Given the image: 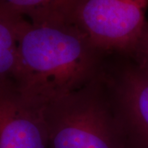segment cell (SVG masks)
<instances>
[{
	"label": "cell",
	"mask_w": 148,
	"mask_h": 148,
	"mask_svg": "<svg viewBox=\"0 0 148 148\" xmlns=\"http://www.w3.org/2000/svg\"><path fill=\"white\" fill-rule=\"evenodd\" d=\"M107 56L72 23H33L27 19L19 38L14 80L49 104L95 79Z\"/></svg>",
	"instance_id": "6da1fadb"
},
{
	"label": "cell",
	"mask_w": 148,
	"mask_h": 148,
	"mask_svg": "<svg viewBox=\"0 0 148 148\" xmlns=\"http://www.w3.org/2000/svg\"><path fill=\"white\" fill-rule=\"evenodd\" d=\"M46 119L49 148H125L102 71L84 87L47 104Z\"/></svg>",
	"instance_id": "7a4b0ae2"
},
{
	"label": "cell",
	"mask_w": 148,
	"mask_h": 148,
	"mask_svg": "<svg viewBox=\"0 0 148 148\" xmlns=\"http://www.w3.org/2000/svg\"><path fill=\"white\" fill-rule=\"evenodd\" d=\"M148 0H78L71 16L92 45L107 55H130L147 25Z\"/></svg>",
	"instance_id": "3957f363"
},
{
	"label": "cell",
	"mask_w": 148,
	"mask_h": 148,
	"mask_svg": "<svg viewBox=\"0 0 148 148\" xmlns=\"http://www.w3.org/2000/svg\"><path fill=\"white\" fill-rule=\"evenodd\" d=\"M102 77L125 148H148V69L130 56L108 55Z\"/></svg>",
	"instance_id": "277c9868"
},
{
	"label": "cell",
	"mask_w": 148,
	"mask_h": 148,
	"mask_svg": "<svg viewBox=\"0 0 148 148\" xmlns=\"http://www.w3.org/2000/svg\"><path fill=\"white\" fill-rule=\"evenodd\" d=\"M46 106L15 80L0 82V148H49Z\"/></svg>",
	"instance_id": "5b68a950"
},
{
	"label": "cell",
	"mask_w": 148,
	"mask_h": 148,
	"mask_svg": "<svg viewBox=\"0 0 148 148\" xmlns=\"http://www.w3.org/2000/svg\"><path fill=\"white\" fill-rule=\"evenodd\" d=\"M26 20L0 2V82L15 79L18 42Z\"/></svg>",
	"instance_id": "8992f818"
},
{
	"label": "cell",
	"mask_w": 148,
	"mask_h": 148,
	"mask_svg": "<svg viewBox=\"0 0 148 148\" xmlns=\"http://www.w3.org/2000/svg\"><path fill=\"white\" fill-rule=\"evenodd\" d=\"M78 0H0L11 10L33 23H66L71 21Z\"/></svg>",
	"instance_id": "52a82bcc"
},
{
	"label": "cell",
	"mask_w": 148,
	"mask_h": 148,
	"mask_svg": "<svg viewBox=\"0 0 148 148\" xmlns=\"http://www.w3.org/2000/svg\"><path fill=\"white\" fill-rule=\"evenodd\" d=\"M126 56H130L138 64L148 69V23L134 51Z\"/></svg>",
	"instance_id": "ba28073f"
}]
</instances>
